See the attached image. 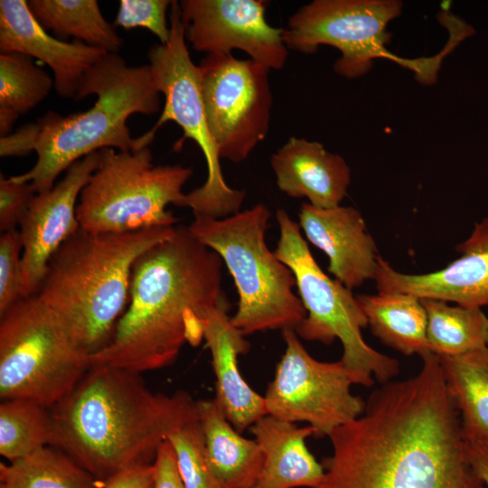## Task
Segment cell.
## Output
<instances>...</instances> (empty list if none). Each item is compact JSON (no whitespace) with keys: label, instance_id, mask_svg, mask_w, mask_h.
Listing matches in <instances>:
<instances>
[{"label":"cell","instance_id":"6da1fadb","mask_svg":"<svg viewBox=\"0 0 488 488\" xmlns=\"http://www.w3.org/2000/svg\"><path fill=\"white\" fill-rule=\"evenodd\" d=\"M421 359L417 375L382 384L328 436L333 453L316 488H485L466 460L438 357Z\"/></svg>","mask_w":488,"mask_h":488},{"label":"cell","instance_id":"7a4b0ae2","mask_svg":"<svg viewBox=\"0 0 488 488\" xmlns=\"http://www.w3.org/2000/svg\"><path fill=\"white\" fill-rule=\"evenodd\" d=\"M222 265L188 226L175 227L135 262L128 305L109 343L89 356L90 367L141 373L172 364L185 343L197 346L208 313L226 300Z\"/></svg>","mask_w":488,"mask_h":488},{"label":"cell","instance_id":"3957f363","mask_svg":"<svg viewBox=\"0 0 488 488\" xmlns=\"http://www.w3.org/2000/svg\"><path fill=\"white\" fill-rule=\"evenodd\" d=\"M139 374L90 367L50 408L51 446L105 483L127 468L152 464L165 440L173 396L152 392Z\"/></svg>","mask_w":488,"mask_h":488},{"label":"cell","instance_id":"277c9868","mask_svg":"<svg viewBox=\"0 0 488 488\" xmlns=\"http://www.w3.org/2000/svg\"><path fill=\"white\" fill-rule=\"evenodd\" d=\"M175 227L126 233H93L81 228L49 262L36 296L63 322L89 356L111 341L130 299L136 259L169 239Z\"/></svg>","mask_w":488,"mask_h":488},{"label":"cell","instance_id":"5b68a950","mask_svg":"<svg viewBox=\"0 0 488 488\" xmlns=\"http://www.w3.org/2000/svg\"><path fill=\"white\" fill-rule=\"evenodd\" d=\"M95 94L88 110L67 117L49 111L36 123L35 164L28 172L10 176L30 183L36 193L50 191L56 178L72 164L103 148L136 151L127 125L133 114L153 115L160 110L157 90L149 64L132 67L117 53L106 54L86 73L75 100Z\"/></svg>","mask_w":488,"mask_h":488},{"label":"cell","instance_id":"8992f818","mask_svg":"<svg viewBox=\"0 0 488 488\" xmlns=\"http://www.w3.org/2000/svg\"><path fill=\"white\" fill-rule=\"evenodd\" d=\"M270 211L264 204L224 219L194 218L191 234L216 252L239 295L231 323L245 336L267 330H296L306 311L294 291L291 269L266 242Z\"/></svg>","mask_w":488,"mask_h":488},{"label":"cell","instance_id":"52a82bcc","mask_svg":"<svg viewBox=\"0 0 488 488\" xmlns=\"http://www.w3.org/2000/svg\"><path fill=\"white\" fill-rule=\"evenodd\" d=\"M99 154V165L81 190L76 208L82 230L126 233L177 223L166 207H185L182 189L192 168L155 166L149 146L128 152L103 148Z\"/></svg>","mask_w":488,"mask_h":488},{"label":"cell","instance_id":"ba28073f","mask_svg":"<svg viewBox=\"0 0 488 488\" xmlns=\"http://www.w3.org/2000/svg\"><path fill=\"white\" fill-rule=\"evenodd\" d=\"M279 239L276 256L293 272L298 296L306 316L296 328L298 337L326 345L339 339L343 345L342 362L352 373L355 384L371 387L372 376L384 384L398 375L399 361L371 348L361 329L367 318L352 291L330 278L314 260L299 225L288 213H276Z\"/></svg>","mask_w":488,"mask_h":488},{"label":"cell","instance_id":"9c48e42d","mask_svg":"<svg viewBox=\"0 0 488 488\" xmlns=\"http://www.w3.org/2000/svg\"><path fill=\"white\" fill-rule=\"evenodd\" d=\"M170 38L148 51L149 66L157 90L164 97L163 111L155 126L137 137L140 148L149 146L157 129L174 121L183 131L174 150L179 151L186 139L202 150L207 165L205 183L186 194L185 207L194 218L224 219L239 212L246 192L230 187L224 180L221 157L210 132L198 65L191 60L179 2L172 1L169 12Z\"/></svg>","mask_w":488,"mask_h":488},{"label":"cell","instance_id":"30bf717a","mask_svg":"<svg viewBox=\"0 0 488 488\" xmlns=\"http://www.w3.org/2000/svg\"><path fill=\"white\" fill-rule=\"evenodd\" d=\"M0 397L51 408L90 368L61 318L36 296L0 315Z\"/></svg>","mask_w":488,"mask_h":488},{"label":"cell","instance_id":"8fae6325","mask_svg":"<svg viewBox=\"0 0 488 488\" xmlns=\"http://www.w3.org/2000/svg\"><path fill=\"white\" fill-rule=\"evenodd\" d=\"M398 0H314L290 16L284 29L286 47L304 54L315 53L320 45L336 48L337 74L355 79L366 74L378 58L392 59L413 70L418 79L432 82L440 56L420 61L399 59L387 50L388 24L401 14Z\"/></svg>","mask_w":488,"mask_h":488},{"label":"cell","instance_id":"7c38bea8","mask_svg":"<svg viewBox=\"0 0 488 488\" xmlns=\"http://www.w3.org/2000/svg\"><path fill=\"white\" fill-rule=\"evenodd\" d=\"M198 68L207 124L220 157L243 162L269 128V70L231 53L207 54Z\"/></svg>","mask_w":488,"mask_h":488},{"label":"cell","instance_id":"4fadbf2b","mask_svg":"<svg viewBox=\"0 0 488 488\" xmlns=\"http://www.w3.org/2000/svg\"><path fill=\"white\" fill-rule=\"evenodd\" d=\"M282 334L286 350L264 396L267 415L306 422L318 437L360 417L365 401L352 394L354 379L342 361H317L294 330Z\"/></svg>","mask_w":488,"mask_h":488},{"label":"cell","instance_id":"5bb4252c","mask_svg":"<svg viewBox=\"0 0 488 488\" xmlns=\"http://www.w3.org/2000/svg\"><path fill=\"white\" fill-rule=\"evenodd\" d=\"M185 38L198 52L231 53L240 50L270 70L286 63L284 29L266 19L260 0H182L179 2Z\"/></svg>","mask_w":488,"mask_h":488},{"label":"cell","instance_id":"9a60e30c","mask_svg":"<svg viewBox=\"0 0 488 488\" xmlns=\"http://www.w3.org/2000/svg\"><path fill=\"white\" fill-rule=\"evenodd\" d=\"M99 151L72 164L47 192L36 193L19 225L23 243L22 297L36 296L48 265L61 245L80 229L77 201L99 165Z\"/></svg>","mask_w":488,"mask_h":488},{"label":"cell","instance_id":"2e32d148","mask_svg":"<svg viewBox=\"0 0 488 488\" xmlns=\"http://www.w3.org/2000/svg\"><path fill=\"white\" fill-rule=\"evenodd\" d=\"M456 249L460 256L455 260L425 274L399 272L380 257L373 279L378 292L407 293L469 307L488 305V218L476 222Z\"/></svg>","mask_w":488,"mask_h":488},{"label":"cell","instance_id":"e0dca14e","mask_svg":"<svg viewBox=\"0 0 488 488\" xmlns=\"http://www.w3.org/2000/svg\"><path fill=\"white\" fill-rule=\"evenodd\" d=\"M1 53L18 52L47 64L54 88L64 99H76L88 70L108 52L80 41L51 35L32 14L27 1H0Z\"/></svg>","mask_w":488,"mask_h":488},{"label":"cell","instance_id":"ac0fdd59","mask_svg":"<svg viewBox=\"0 0 488 488\" xmlns=\"http://www.w3.org/2000/svg\"><path fill=\"white\" fill-rule=\"evenodd\" d=\"M299 227L307 239L325 253L328 271L352 290L373 280L380 256L361 214L353 207L322 209L304 202Z\"/></svg>","mask_w":488,"mask_h":488},{"label":"cell","instance_id":"d6986e66","mask_svg":"<svg viewBox=\"0 0 488 488\" xmlns=\"http://www.w3.org/2000/svg\"><path fill=\"white\" fill-rule=\"evenodd\" d=\"M228 310L226 299L208 313L203 339L216 378L214 399L230 423L241 433L267 413L264 397L248 384L239 371L238 358L249 352L250 343L233 325Z\"/></svg>","mask_w":488,"mask_h":488},{"label":"cell","instance_id":"ffe728a7","mask_svg":"<svg viewBox=\"0 0 488 488\" xmlns=\"http://www.w3.org/2000/svg\"><path fill=\"white\" fill-rule=\"evenodd\" d=\"M278 189L292 198H306L312 206L340 205L351 182V170L337 154L317 141L290 137L271 155Z\"/></svg>","mask_w":488,"mask_h":488},{"label":"cell","instance_id":"44dd1931","mask_svg":"<svg viewBox=\"0 0 488 488\" xmlns=\"http://www.w3.org/2000/svg\"><path fill=\"white\" fill-rule=\"evenodd\" d=\"M249 430L264 456L258 486L316 488L320 484L324 468L305 444L307 437L314 436L312 427H299L296 423L265 415Z\"/></svg>","mask_w":488,"mask_h":488},{"label":"cell","instance_id":"7402d4cb","mask_svg":"<svg viewBox=\"0 0 488 488\" xmlns=\"http://www.w3.org/2000/svg\"><path fill=\"white\" fill-rule=\"evenodd\" d=\"M209 468L221 488L257 485L264 456L255 439L241 436L215 399L197 400Z\"/></svg>","mask_w":488,"mask_h":488},{"label":"cell","instance_id":"603a6c76","mask_svg":"<svg viewBox=\"0 0 488 488\" xmlns=\"http://www.w3.org/2000/svg\"><path fill=\"white\" fill-rule=\"evenodd\" d=\"M357 300L374 336L405 355L430 352L427 313L422 300L407 293L358 295Z\"/></svg>","mask_w":488,"mask_h":488},{"label":"cell","instance_id":"cb8c5ba5","mask_svg":"<svg viewBox=\"0 0 488 488\" xmlns=\"http://www.w3.org/2000/svg\"><path fill=\"white\" fill-rule=\"evenodd\" d=\"M437 357L464 438L488 441V346Z\"/></svg>","mask_w":488,"mask_h":488},{"label":"cell","instance_id":"d4e9b609","mask_svg":"<svg viewBox=\"0 0 488 488\" xmlns=\"http://www.w3.org/2000/svg\"><path fill=\"white\" fill-rule=\"evenodd\" d=\"M28 7L36 21L61 40L76 41L117 53L123 40L102 15L96 0H30Z\"/></svg>","mask_w":488,"mask_h":488},{"label":"cell","instance_id":"484cf974","mask_svg":"<svg viewBox=\"0 0 488 488\" xmlns=\"http://www.w3.org/2000/svg\"><path fill=\"white\" fill-rule=\"evenodd\" d=\"M172 396L165 440L174 450L184 487L221 488L207 463L205 439L197 401L184 391H177Z\"/></svg>","mask_w":488,"mask_h":488},{"label":"cell","instance_id":"4316f807","mask_svg":"<svg viewBox=\"0 0 488 488\" xmlns=\"http://www.w3.org/2000/svg\"><path fill=\"white\" fill-rule=\"evenodd\" d=\"M105 484L52 446L9 465L0 464V488H104Z\"/></svg>","mask_w":488,"mask_h":488},{"label":"cell","instance_id":"83f0119b","mask_svg":"<svg viewBox=\"0 0 488 488\" xmlns=\"http://www.w3.org/2000/svg\"><path fill=\"white\" fill-rule=\"evenodd\" d=\"M421 300L427 313V340L431 352L455 356L487 346L488 317L481 307Z\"/></svg>","mask_w":488,"mask_h":488},{"label":"cell","instance_id":"f1b7e54d","mask_svg":"<svg viewBox=\"0 0 488 488\" xmlns=\"http://www.w3.org/2000/svg\"><path fill=\"white\" fill-rule=\"evenodd\" d=\"M54 86V80L30 56L0 54V136L12 133L15 121L41 103Z\"/></svg>","mask_w":488,"mask_h":488},{"label":"cell","instance_id":"f546056e","mask_svg":"<svg viewBox=\"0 0 488 488\" xmlns=\"http://www.w3.org/2000/svg\"><path fill=\"white\" fill-rule=\"evenodd\" d=\"M51 409L33 400L5 399L0 404V454L10 463L51 446Z\"/></svg>","mask_w":488,"mask_h":488},{"label":"cell","instance_id":"4dcf8cb0","mask_svg":"<svg viewBox=\"0 0 488 488\" xmlns=\"http://www.w3.org/2000/svg\"><path fill=\"white\" fill-rule=\"evenodd\" d=\"M171 5L169 0H120L113 25L124 29L145 28L161 44H165L170 38L166 14Z\"/></svg>","mask_w":488,"mask_h":488},{"label":"cell","instance_id":"1f68e13d","mask_svg":"<svg viewBox=\"0 0 488 488\" xmlns=\"http://www.w3.org/2000/svg\"><path fill=\"white\" fill-rule=\"evenodd\" d=\"M23 243L18 230L0 237V315L22 297Z\"/></svg>","mask_w":488,"mask_h":488},{"label":"cell","instance_id":"d6a6232c","mask_svg":"<svg viewBox=\"0 0 488 488\" xmlns=\"http://www.w3.org/2000/svg\"><path fill=\"white\" fill-rule=\"evenodd\" d=\"M36 192L30 183H18L0 174V230H17Z\"/></svg>","mask_w":488,"mask_h":488},{"label":"cell","instance_id":"836d02e7","mask_svg":"<svg viewBox=\"0 0 488 488\" xmlns=\"http://www.w3.org/2000/svg\"><path fill=\"white\" fill-rule=\"evenodd\" d=\"M153 464L155 488H185L177 469L174 450L167 440L159 446Z\"/></svg>","mask_w":488,"mask_h":488},{"label":"cell","instance_id":"e575fe53","mask_svg":"<svg viewBox=\"0 0 488 488\" xmlns=\"http://www.w3.org/2000/svg\"><path fill=\"white\" fill-rule=\"evenodd\" d=\"M38 124L29 123L0 138L1 157L24 156L34 151Z\"/></svg>","mask_w":488,"mask_h":488},{"label":"cell","instance_id":"d590c367","mask_svg":"<svg viewBox=\"0 0 488 488\" xmlns=\"http://www.w3.org/2000/svg\"><path fill=\"white\" fill-rule=\"evenodd\" d=\"M104 488H155L154 464L127 468L108 479Z\"/></svg>","mask_w":488,"mask_h":488},{"label":"cell","instance_id":"8d00e7d4","mask_svg":"<svg viewBox=\"0 0 488 488\" xmlns=\"http://www.w3.org/2000/svg\"><path fill=\"white\" fill-rule=\"evenodd\" d=\"M466 460L488 488V441L464 438Z\"/></svg>","mask_w":488,"mask_h":488},{"label":"cell","instance_id":"74e56055","mask_svg":"<svg viewBox=\"0 0 488 488\" xmlns=\"http://www.w3.org/2000/svg\"><path fill=\"white\" fill-rule=\"evenodd\" d=\"M249 488H260V487L258 486V485H255V486H252V487H249Z\"/></svg>","mask_w":488,"mask_h":488}]
</instances>
